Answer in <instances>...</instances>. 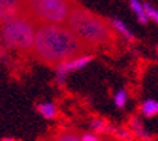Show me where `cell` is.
<instances>
[{"instance_id":"obj_1","label":"cell","mask_w":158,"mask_h":141,"mask_svg":"<svg viewBox=\"0 0 158 141\" xmlns=\"http://www.w3.org/2000/svg\"><path fill=\"white\" fill-rule=\"evenodd\" d=\"M87 48L67 25H39L32 56L47 65H61L84 55Z\"/></svg>"},{"instance_id":"obj_2","label":"cell","mask_w":158,"mask_h":141,"mask_svg":"<svg viewBox=\"0 0 158 141\" xmlns=\"http://www.w3.org/2000/svg\"><path fill=\"white\" fill-rule=\"evenodd\" d=\"M67 26L87 49L107 45L115 38L113 29L107 20L78 3H74Z\"/></svg>"},{"instance_id":"obj_3","label":"cell","mask_w":158,"mask_h":141,"mask_svg":"<svg viewBox=\"0 0 158 141\" xmlns=\"http://www.w3.org/2000/svg\"><path fill=\"white\" fill-rule=\"evenodd\" d=\"M39 25L28 14L2 23V40L9 49L20 52H31L34 49L35 36Z\"/></svg>"},{"instance_id":"obj_4","label":"cell","mask_w":158,"mask_h":141,"mask_svg":"<svg viewBox=\"0 0 158 141\" xmlns=\"http://www.w3.org/2000/svg\"><path fill=\"white\" fill-rule=\"evenodd\" d=\"M74 7L67 0H31L25 2V9L29 17L38 25H67Z\"/></svg>"},{"instance_id":"obj_5","label":"cell","mask_w":158,"mask_h":141,"mask_svg":"<svg viewBox=\"0 0 158 141\" xmlns=\"http://www.w3.org/2000/svg\"><path fill=\"white\" fill-rule=\"evenodd\" d=\"M93 61V55H83L76 59H71L68 62H64L61 65H58L55 68V81L58 85H62L67 79V76L74 72V70H80L84 66H87L90 62Z\"/></svg>"},{"instance_id":"obj_6","label":"cell","mask_w":158,"mask_h":141,"mask_svg":"<svg viewBox=\"0 0 158 141\" xmlns=\"http://www.w3.org/2000/svg\"><path fill=\"white\" fill-rule=\"evenodd\" d=\"M26 14L25 2H16V0H2L0 2V17L2 23H6L9 20L20 17Z\"/></svg>"},{"instance_id":"obj_7","label":"cell","mask_w":158,"mask_h":141,"mask_svg":"<svg viewBox=\"0 0 158 141\" xmlns=\"http://www.w3.org/2000/svg\"><path fill=\"white\" fill-rule=\"evenodd\" d=\"M129 130L132 131L136 138H139L141 141H151L152 140V137L151 134L148 132V130L145 128L144 122L141 121L138 117H131V121H129Z\"/></svg>"},{"instance_id":"obj_8","label":"cell","mask_w":158,"mask_h":141,"mask_svg":"<svg viewBox=\"0 0 158 141\" xmlns=\"http://www.w3.org/2000/svg\"><path fill=\"white\" fill-rule=\"evenodd\" d=\"M109 23H110V26H112V29H115L122 38H125L126 40H135V35L132 33V30L125 25L123 20H120L119 17H110Z\"/></svg>"},{"instance_id":"obj_9","label":"cell","mask_w":158,"mask_h":141,"mask_svg":"<svg viewBox=\"0 0 158 141\" xmlns=\"http://www.w3.org/2000/svg\"><path fill=\"white\" fill-rule=\"evenodd\" d=\"M129 9L131 12L135 14V17L138 20L141 25H148L149 19L147 16V12H145V7H144V3H141L138 0H129Z\"/></svg>"},{"instance_id":"obj_10","label":"cell","mask_w":158,"mask_h":141,"mask_svg":"<svg viewBox=\"0 0 158 141\" xmlns=\"http://www.w3.org/2000/svg\"><path fill=\"white\" fill-rule=\"evenodd\" d=\"M139 112L145 118H152L158 115V101L157 99H145L139 105Z\"/></svg>"},{"instance_id":"obj_11","label":"cell","mask_w":158,"mask_h":141,"mask_svg":"<svg viewBox=\"0 0 158 141\" xmlns=\"http://www.w3.org/2000/svg\"><path fill=\"white\" fill-rule=\"evenodd\" d=\"M89 125H90L91 131L94 134H97V135H100V134H110V131H112V124H109L103 118H99V117L91 118Z\"/></svg>"},{"instance_id":"obj_12","label":"cell","mask_w":158,"mask_h":141,"mask_svg":"<svg viewBox=\"0 0 158 141\" xmlns=\"http://www.w3.org/2000/svg\"><path fill=\"white\" fill-rule=\"evenodd\" d=\"M36 111L45 120H54L55 115H57V107H55V104L49 102V101L38 102L36 104Z\"/></svg>"},{"instance_id":"obj_13","label":"cell","mask_w":158,"mask_h":141,"mask_svg":"<svg viewBox=\"0 0 158 141\" xmlns=\"http://www.w3.org/2000/svg\"><path fill=\"white\" fill-rule=\"evenodd\" d=\"M110 134L113 135V140L116 141H132V137H135L131 130L123 127H116V125H112Z\"/></svg>"},{"instance_id":"obj_14","label":"cell","mask_w":158,"mask_h":141,"mask_svg":"<svg viewBox=\"0 0 158 141\" xmlns=\"http://www.w3.org/2000/svg\"><path fill=\"white\" fill-rule=\"evenodd\" d=\"M52 141H81V134H77L73 130H64L58 132L52 138Z\"/></svg>"},{"instance_id":"obj_15","label":"cell","mask_w":158,"mask_h":141,"mask_svg":"<svg viewBox=\"0 0 158 141\" xmlns=\"http://www.w3.org/2000/svg\"><path fill=\"white\" fill-rule=\"evenodd\" d=\"M113 102H115L116 108L123 109L126 107V102H128V92H126V90L120 88V90L116 91L115 97H113Z\"/></svg>"},{"instance_id":"obj_16","label":"cell","mask_w":158,"mask_h":141,"mask_svg":"<svg viewBox=\"0 0 158 141\" xmlns=\"http://www.w3.org/2000/svg\"><path fill=\"white\" fill-rule=\"evenodd\" d=\"M144 7H145V12H147V16L151 22H154L155 25H158V9L154 7L151 3L148 2H144Z\"/></svg>"},{"instance_id":"obj_17","label":"cell","mask_w":158,"mask_h":141,"mask_svg":"<svg viewBox=\"0 0 158 141\" xmlns=\"http://www.w3.org/2000/svg\"><path fill=\"white\" fill-rule=\"evenodd\" d=\"M100 135H97L94 132H83L81 134V141H102Z\"/></svg>"},{"instance_id":"obj_18","label":"cell","mask_w":158,"mask_h":141,"mask_svg":"<svg viewBox=\"0 0 158 141\" xmlns=\"http://www.w3.org/2000/svg\"><path fill=\"white\" fill-rule=\"evenodd\" d=\"M2 141H16V140H13V138H3Z\"/></svg>"},{"instance_id":"obj_19","label":"cell","mask_w":158,"mask_h":141,"mask_svg":"<svg viewBox=\"0 0 158 141\" xmlns=\"http://www.w3.org/2000/svg\"><path fill=\"white\" fill-rule=\"evenodd\" d=\"M157 55H158V53H157Z\"/></svg>"},{"instance_id":"obj_20","label":"cell","mask_w":158,"mask_h":141,"mask_svg":"<svg viewBox=\"0 0 158 141\" xmlns=\"http://www.w3.org/2000/svg\"><path fill=\"white\" fill-rule=\"evenodd\" d=\"M115 141H116V140H115Z\"/></svg>"}]
</instances>
